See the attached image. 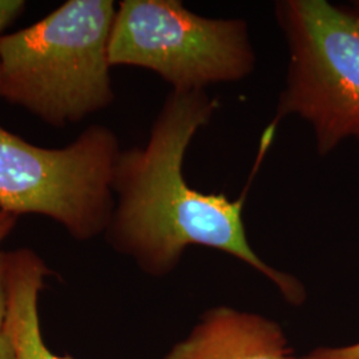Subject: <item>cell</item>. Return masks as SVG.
<instances>
[{"instance_id": "cell-4", "label": "cell", "mask_w": 359, "mask_h": 359, "mask_svg": "<svg viewBox=\"0 0 359 359\" xmlns=\"http://www.w3.org/2000/svg\"><path fill=\"white\" fill-rule=\"evenodd\" d=\"M120 154L115 132L104 126H90L59 149L38 147L0 126V210L46 216L77 241H88L111 224Z\"/></svg>"}, {"instance_id": "cell-5", "label": "cell", "mask_w": 359, "mask_h": 359, "mask_svg": "<svg viewBox=\"0 0 359 359\" xmlns=\"http://www.w3.org/2000/svg\"><path fill=\"white\" fill-rule=\"evenodd\" d=\"M108 52L112 67L149 69L176 92L240 81L256 67L245 20L205 18L177 0L120 1Z\"/></svg>"}, {"instance_id": "cell-9", "label": "cell", "mask_w": 359, "mask_h": 359, "mask_svg": "<svg viewBox=\"0 0 359 359\" xmlns=\"http://www.w3.org/2000/svg\"><path fill=\"white\" fill-rule=\"evenodd\" d=\"M26 6L25 0H0V38L3 36L1 34L25 13Z\"/></svg>"}, {"instance_id": "cell-2", "label": "cell", "mask_w": 359, "mask_h": 359, "mask_svg": "<svg viewBox=\"0 0 359 359\" xmlns=\"http://www.w3.org/2000/svg\"><path fill=\"white\" fill-rule=\"evenodd\" d=\"M112 0H68L32 26L0 38V99L63 128L115 100Z\"/></svg>"}, {"instance_id": "cell-11", "label": "cell", "mask_w": 359, "mask_h": 359, "mask_svg": "<svg viewBox=\"0 0 359 359\" xmlns=\"http://www.w3.org/2000/svg\"><path fill=\"white\" fill-rule=\"evenodd\" d=\"M0 359H18L13 338L6 327L0 332Z\"/></svg>"}, {"instance_id": "cell-7", "label": "cell", "mask_w": 359, "mask_h": 359, "mask_svg": "<svg viewBox=\"0 0 359 359\" xmlns=\"http://www.w3.org/2000/svg\"><path fill=\"white\" fill-rule=\"evenodd\" d=\"M8 311L6 329L13 338L18 359H72L59 357L46 346L39 322V294L51 274L31 249L6 252Z\"/></svg>"}, {"instance_id": "cell-12", "label": "cell", "mask_w": 359, "mask_h": 359, "mask_svg": "<svg viewBox=\"0 0 359 359\" xmlns=\"http://www.w3.org/2000/svg\"><path fill=\"white\" fill-rule=\"evenodd\" d=\"M16 222H18L16 216L0 210V243L13 231V228L16 226Z\"/></svg>"}, {"instance_id": "cell-3", "label": "cell", "mask_w": 359, "mask_h": 359, "mask_svg": "<svg viewBox=\"0 0 359 359\" xmlns=\"http://www.w3.org/2000/svg\"><path fill=\"white\" fill-rule=\"evenodd\" d=\"M276 19L289 65L276 117L298 116L313 129L321 156L359 142V13L326 0H283Z\"/></svg>"}, {"instance_id": "cell-6", "label": "cell", "mask_w": 359, "mask_h": 359, "mask_svg": "<svg viewBox=\"0 0 359 359\" xmlns=\"http://www.w3.org/2000/svg\"><path fill=\"white\" fill-rule=\"evenodd\" d=\"M165 359H295L283 329L258 314L219 306L205 313Z\"/></svg>"}, {"instance_id": "cell-1", "label": "cell", "mask_w": 359, "mask_h": 359, "mask_svg": "<svg viewBox=\"0 0 359 359\" xmlns=\"http://www.w3.org/2000/svg\"><path fill=\"white\" fill-rule=\"evenodd\" d=\"M216 107L205 90L168 95L147 144L121 151L117 158L115 210L107 238L156 277L175 269L191 245L228 253L269 278L289 304L298 306L306 298L304 285L269 266L249 244L245 194L231 200L226 194L201 192L185 179L187 151Z\"/></svg>"}, {"instance_id": "cell-8", "label": "cell", "mask_w": 359, "mask_h": 359, "mask_svg": "<svg viewBox=\"0 0 359 359\" xmlns=\"http://www.w3.org/2000/svg\"><path fill=\"white\" fill-rule=\"evenodd\" d=\"M301 359H359V342L348 346L318 347Z\"/></svg>"}, {"instance_id": "cell-10", "label": "cell", "mask_w": 359, "mask_h": 359, "mask_svg": "<svg viewBox=\"0 0 359 359\" xmlns=\"http://www.w3.org/2000/svg\"><path fill=\"white\" fill-rule=\"evenodd\" d=\"M8 311V292H7V268L6 252H0V332L6 327Z\"/></svg>"}]
</instances>
